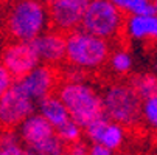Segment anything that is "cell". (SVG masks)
Returning a JSON list of instances; mask_svg holds the SVG:
<instances>
[{"mask_svg": "<svg viewBox=\"0 0 157 155\" xmlns=\"http://www.w3.org/2000/svg\"><path fill=\"white\" fill-rule=\"evenodd\" d=\"M16 132L20 143L25 149H28L52 137L55 134V129L47 120H44L37 112H34L16 127Z\"/></svg>", "mask_w": 157, "mask_h": 155, "instance_id": "8fae6325", "label": "cell"}, {"mask_svg": "<svg viewBox=\"0 0 157 155\" xmlns=\"http://www.w3.org/2000/svg\"><path fill=\"white\" fill-rule=\"evenodd\" d=\"M107 62L110 65V68L114 70L117 75H126L132 68V57H131V54L126 50H121V48H118L112 54H109Z\"/></svg>", "mask_w": 157, "mask_h": 155, "instance_id": "ac0fdd59", "label": "cell"}, {"mask_svg": "<svg viewBox=\"0 0 157 155\" xmlns=\"http://www.w3.org/2000/svg\"><path fill=\"white\" fill-rule=\"evenodd\" d=\"M129 85L134 88V92L139 95V98L143 101L149 96H154L157 93V76L145 73L137 75L129 81Z\"/></svg>", "mask_w": 157, "mask_h": 155, "instance_id": "2e32d148", "label": "cell"}, {"mask_svg": "<svg viewBox=\"0 0 157 155\" xmlns=\"http://www.w3.org/2000/svg\"><path fill=\"white\" fill-rule=\"evenodd\" d=\"M27 150L20 143L16 129L0 127V155H25Z\"/></svg>", "mask_w": 157, "mask_h": 155, "instance_id": "9a60e30c", "label": "cell"}, {"mask_svg": "<svg viewBox=\"0 0 157 155\" xmlns=\"http://www.w3.org/2000/svg\"><path fill=\"white\" fill-rule=\"evenodd\" d=\"M107 123H109V120H107L104 115H101L100 118L94 120L90 124H87V126L82 129L86 138H87L89 141H90V143H100L101 135H103L104 127H106V124H107Z\"/></svg>", "mask_w": 157, "mask_h": 155, "instance_id": "44dd1931", "label": "cell"}, {"mask_svg": "<svg viewBox=\"0 0 157 155\" xmlns=\"http://www.w3.org/2000/svg\"><path fill=\"white\" fill-rule=\"evenodd\" d=\"M124 24L123 13L109 0H90L81 20V30L101 39H114Z\"/></svg>", "mask_w": 157, "mask_h": 155, "instance_id": "5b68a950", "label": "cell"}, {"mask_svg": "<svg viewBox=\"0 0 157 155\" xmlns=\"http://www.w3.org/2000/svg\"><path fill=\"white\" fill-rule=\"evenodd\" d=\"M56 95L64 102L70 120L82 129L103 115L101 93L87 81H64Z\"/></svg>", "mask_w": 157, "mask_h": 155, "instance_id": "7a4b0ae2", "label": "cell"}, {"mask_svg": "<svg viewBox=\"0 0 157 155\" xmlns=\"http://www.w3.org/2000/svg\"><path fill=\"white\" fill-rule=\"evenodd\" d=\"M56 135L59 137V140L64 144H72L75 141H79L82 137V127H79L75 121L69 120L67 123H64L61 127H58L56 130Z\"/></svg>", "mask_w": 157, "mask_h": 155, "instance_id": "d6986e66", "label": "cell"}, {"mask_svg": "<svg viewBox=\"0 0 157 155\" xmlns=\"http://www.w3.org/2000/svg\"><path fill=\"white\" fill-rule=\"evenodd\" d=\"M16 81L27 92V95L34 102H37L55 92V88L58 87V72L52 65L39 64L24 78Z\"/></svg>", "mask_w": 157, "mask_h": 155, "instance_id": "9c48e42d", "label": "cell"}, {"mask_svg": "<svg viewBox=\"0 0 157 155\" xmlns=\"http://www.w3.org/2000/svg\"><path fill=\"white\" fill-rule=\"evenodd\" d=\"M149 14H154V8H152L151 0H145V2L139 3L132 9V13L129 16H149Z\"/></svg>", "mask_w": 157, "mask_h": 155, "instance_id": "d4e9b609", "label": "cell"}, {"mask_svg": "<svg viewBox=\"0 0 157 155\" xmlns=\"http://www.w3.org/2000/svg\"><path fill=\"white\" fill-rule=\"evenodd\" d=\"M103 115L123 127H132L142 121V99L129 82L107 85L101 93Z\"/></svg>", "mask_w": 157, "mask_h": 155, "instance_id": "277c9868", "label": "cell"}, {"mask_svg": "<svg viewBox=\"0 0 157 155\" xmlns=\"http://www.w3.org/2000/svg\"><path fill=\"white\" fill-rule=\"evenodd\" d=\"M25 150H27V149H25ZM25 155H33V153H30V152H28V150H27V153H25Z\"/></svg>", "mask_w": 157, "mask_h": 155, "instance_id": "f546056e", "label": "cell"}, {"mask_svg": "<svg viewBox=\"0 0 157 155\" xmlns=\"http://www.w3.org/2000/svg\"><path fill=\"white\" fill-rule=\"evenodd\" d=\"M27 150L33 155H64L65 144L59 140V137L55 132L52 137L45 138L44 141H40L39 144H36L33 147H28Z\"/></svg>", "mask_w": 157, "mask_h": 155, "instance_id": "e0dca14e", "label": "cell"}, {"mask_svg": "<svg viewBox=\"0 0 157 155\" xmlns=\"http://www.w3.org/2000/svg\"><path fill=\"white\" fill-rule=\"evenodd\" d=\"M16 0H0V5H11Z\"/></svg>", "mask_w": 157, "mask_h": 155, "instance_id": "4316f807", "label": "cell"}, {"mask_svg": "<svg viewBox=\"0 0 157 155\" xmlns=\"http://www.w3.org/2000/svg\"><path fill=\"white\" fill-rule=\"evenodd\" d=\"M0 62L5 65V68L14 79L24 78L40 64L33 43L24 40H11L5 43L0 51Z\"/></svg>", "mask_w": 157, "mask_h": 155, "instance_id": "52a82bcc", "label": "cell"}, {"mask_svg": "<svg viewBox=\"0 0 157 155\" xmlns=\"http://www.w3.org/2000/svg\"><path fill=\"white\" fill-rule=\"evenodd\" d=\"M151 3H152V8H154V14L157 16V0H151Z\"/></svg>", "mask_w": 157, "mask_h": 155, "instance_id": "83f0119b", "label": "cell"}, {"mask_svg": "<svg viewBox=\"0 0 157 155\" xmlns=\"http://www.w3.org/2000/svg\"><path fill=\"white\" fill-rule=\"evenodd\" d=\"M14 78H13V75L5 68V65L0 62V98H2L6 92H8V88L14 84Z\"/></svg>", "mask_w": 157, "mask_h": 155, "instance_id": "7402d4cb", "label": "cell"}, {"mask_svg": "<svg viewBox=\"0 0 157 155\" xmlns=\"http://www.w3.org/2000/svg\"><path fill=\"white\" fill-rule=\"evenodd\" d=\"M40 62L47 65L61 64L65 61V34L58 30H45L31 40Z\"/></svg>", "mask_w": 157, "mask_h": 155, "instance_id": "30bf717a", "label": "cell"}, {"mask_svg": "<svg viewBox=\"0 0 157 155\" xmlns=\"http://www.w3.org/2000/svg\"><path fill=\"white\" fill-rule=\"evenodd\" d=\"M124 141H126V127L109 120V123L104 127L103 135H101L100 144L106 146L112 152H117L123 147Z\"/></svg>", "mask_w": 157, "mask_h": 155, "instance_id": "5bb4252c", "label": "cell"}, {"mask_svg": "<svg viewBox=\"0 0 157 155\" xmlns=\"http://www.w3.org/2000/svg\"><path fill=\"white\" fill-rule=\"evenodd\" d=\"M44 2H50V0H44Z\"/></svg>", "mask_w": 157, "mask_h": 155, "instance_id": "4dcf8cb0", "label": "cell"}, {"mask_svg": "<svg viewBox=\"0 0 157 155\" xmlns=\"http://www.w3.org/2000/svg\"><path fill=\"white\" fill-rule=\"evenodd\" d=\"M36 112V102L17 81L0 98V127L16 129L27 116Z\"/></svg>", "mask_w": 157, "mask_h": 155, "instance_id": "8992f818", "label": "cell"}, {"mask_svg": "<svg viewBox=\"0 0 157 155\" xmlns=\"http://www.w3.org/2000/svg\"><path fill=\"white\" fill-rule=\"evenodd\" d=\"M90 0H50L47 5L48 22L53 30L64 34L81 27V20Z\"/></svg>", "mask_w": 157, "mask_h": 155, "instance_id": "ba28073f", "label": "cell"}, {"mask_svg": "<svg viewBox=\"0 0 157 155\" xmlns=\"http://www.w3.org/2000/svg\"><path fill=\"white\" fill-rule=\"evenodd\" d=\"M142 121L157 132V93L142 101Z\"/></svg>", "mask_w": 157, "mask_h": 155, "instance_id": "ffe728a7", "label": "cell"}, {"mask_svg": "<svg viewBox=\"0 0 157 155\" xmlns=\"http://www.w3.org/2000/svg\"><path fill=\"white\" fill-rule=\"evenodd\" d=\"M110 54V43L81 28L65 34V62L82 72L101 68Z\"/></svg>", "mask_w": 157, "mask_h": 155, "instance_id": "3957f363", "label": "cell"}, {"mask_svg": "<svg viewBox=\"0 0 157 155\" xmlns=\"http://www.w3.org/2000/svg\"><path fill=\"white\" fill-rule=\"evenodd\" d=\"M8 6L5 30L11 40L31 42L48 30V11L42 0H16Z\"/></svg>", "mask_w": 157, "mask_h": 155, "instance_id": "6da1fadb", "label": "cell"}, {"mask_svg": "<svg viewBox=\"0 0 157 155\" xmlns=\"http://www.w3.org/2000/svg\"><path fill=\"white\" fill-rule=\"evenodd\" d=\"M109 2H110V3H114L121 13H128V14H131L132 9L136 8L139 3L145 2V0H109Z\"/></svg>", "mask_w": 157, "mask_h": 155, "instance_id": "cb8c5ba5", "label": "cell"}, {"mask_svg": "<svg viewBox=\"0 0 157 155\" xmlns=\"http://www.w3.org/2000/svg\"><path fill=\"white\" fill-rule=\"evenodd\" d=\"M114 153L115 152H112L110 149H107L100 143H90V146H89V155H114Z\"/></svg>", "mask_w": 157, "mask_h": 155, "instance_id": "484cf974", "label": "cell"}, {"mask_svg": "<svg viewBox=\"0 0 157 155\" xmlns=\"http://www.w3.org/2000/svg\"><path fill=\"white\" fill-rule=\"evenodd\" d=\"M64 155H89V146L82 140L75 141L72 144H65Z\"/></svg>", "mask_w": 157, "mask_h": 155, "instance_id": "603a6c76", "label": "cell"}, {"mask_svg": "<svg viewBox=\"0 0 157 155\" xmlns=\"http://www.w3.org/2000/svg\"><path fill=\"white\" fill-rule=\"evenodd\" d=\"M3 45H5V43H3V37H2V36H0V51H2V48H3Z\"/></svg>", "mask_w": 157, "mask_h": 155, "instance_id": "f1b7e54d", "label": "cell"}, {"mask_svg": "<svg viewBox=\"0 0 157 155\" xmlns=\"http://www.w3.org/2000/svg\"><path fill=\"white\" fill-rule=\"evenodd\" d=\"M123 28L126 36L132 40H157V16H129Z\"/></svg>", "mask_w": 157, "mask_h": 155, "instance_id": "7c38bea8", "label": "cell"}, {"mask_svg": "<svg viewBox=\"0 0 157 155\" xmlns=\"http://www.w3.org/2000/svg\"><path fill=\"white\" fill-rule=\"evenodd\" d=\"M36 112L44 120H47L53 126L55 130L70 120L64 102L59 99V96L56 93H52L45 98H42L40 101H37L36 102Z\"/></svg>", "mask_w": 157, "mask_h": 155, "instance_id": "4fadbf2b", "label": "cell"}]
</instances>
